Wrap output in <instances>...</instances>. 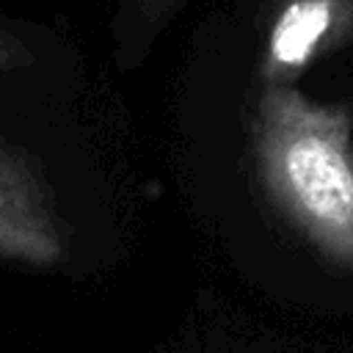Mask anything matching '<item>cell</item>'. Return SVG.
<instances>
[{
	"label": "cell",
	"instance_id": "3",
	"mask_svg": "<svg viewBox=\"0 0 353 353\" xmlns=\"http://www.w3.org/2000/svg\"><path fill=\"white\" fill-rule=\"evenodd\" d=\"M353 33V0H290L268 39L265 74H292L320 50L342 44Z\"/></svg>",
	"mask_w": 353,
	"mask_h": 353
},
{
	"label": "cell",
	"instance_id": "2",
	"mask_svg": "<svg viewBox=\"0 0 353 353\" xmlns=\"http://www.w3.org/2000/svg\"><path fill=\"white\" fill-rule=\"evenodd\" d=\"M66 251V226L36 163L0 141V259L50 268Z\"/></svg>",
	"mask_w": 353,
	"mask_h": 353
},
{
	"label": "cell",
	"instance_id": "1",
	"mask_svg": "<svg viewBox=\"0 0 353 353\" xmlns=\"http://www.w3.org/2000/svg\"><path fill=\"white\" fill-rule=\"evenodd\" d=\"M345 108L268 85L254 124L259 182L276 212L328 262L353 270V146Z\"/></svg>",
	"mask_w": 353,
	"mask_h": 353
}]
</instances>
